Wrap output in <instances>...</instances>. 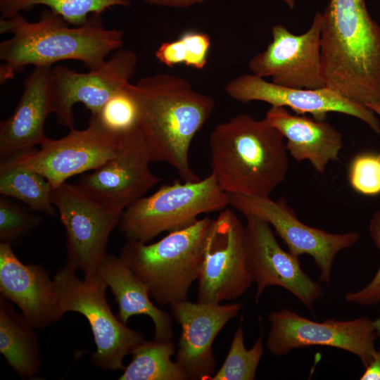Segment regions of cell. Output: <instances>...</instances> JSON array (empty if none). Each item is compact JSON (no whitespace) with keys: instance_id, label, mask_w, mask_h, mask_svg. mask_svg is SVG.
<instances>
[{"instance_id":"cell-1","label":"cell","mask_w":380,"mask_h":380,"mask_svg":"<svg viewBox=\"0 0 380 380\" xmlns=\"http://www.w3.org/2000/svg\"><path fill=\"white\" fill-rule=\"evenodd\" d=\"M0 34L11 35L0 43L1 84L31 65L76 60L89 70L99 69L110 53L123 46L124 39L122 31L105 26L101 15H91L86 23L74 26L49 8L37 22L20 13L1 18Z\"/></svg>"},{"instance_id":"cell-2","label":"cell","mask_w":380,"mask_h":380,"mask_svg":"<svg viewBox=\"0 0 380 380\" xmlns=\"http://www.w3.org/2000/svg\"><path fill=\"white\" fill-rule=\"evenodd\" d=\"M320 57L327 87L365 106L380 103V26L365 0H329L322 13Z\"/></svg>"},{"instance_id":"cell-3","label":"cell","mask_w":380,"mask_h":380,"mask_svg":"<svg viewBox=\"0 0 380 380\" xmlns=\"http://www.w3.org/2000/svg\"><path fill=\"white\" fill-rule=\"evenodd\" d=\"M134 86L139 127L151 162L168 163L184 182L199 180L189 164V148L214 110L213 99L194 91L184 78L168 73L144 77Z\"/></svg>"},{"instance_id":"cell-4","label":"cell","mask_w":380,"mask_h":380,"mask_svg":"<svg viewBox=\"0 0 380 380\" xmlns=\"http://www.w3.org/2000/svg\"><path fill=\"white\" fill-rule=\"evenodd\" d=\"M209 148L211 173L227 194L270 196L288 172L284 138L265 118L243 113L217 125Z\"/></svg>"},{"instance_id":"cell-5","label":"cell","mask_w":380,"mask_h":380,"mask_svg":"<svg viewBox=\"0 0 380 380\" xmlns=\"http://www.w3.org/2000/svg\"><path fill=\"white\" fill-rule=\"evenodd\" d=\"M212 222L209 217L198 219L151 244L128 240L120 258L147 286L158 304L170 305L187 300L189 289L199 276Z\"/></svg>"},{"instance_id":"cell-6","label":"cell","mask_w":380,"mask_h":380,"mask_svg":"<svg viewBox=\"0 0 380 380\" xmlns=\"http://www.w3.org/2000/svg\"><path fill=\"white\" fill-rule=\"evenodd\" d=\"M228 205L229 195L210 173L196 182L163 185L153 194L141 197L123 211L118 226L128 240L146 243L163 232L192 225L201 214Z\"/></svg>"},{"instance_id":"cell-7","label":"cell","mask_w":380,"mask_h":380,"mask_svg":"<svg viewBox=\"0 0 380 380\" xmlns=\"http://www.w3.org/2000/svg\"><path fill=\"white\" fill-rule=\"evenodd\" d=\"M76 272L65 265L53 276L60 311L63 315L75 312L87 319L96 348L91 356L95 366L123 371L124 358L145 340L144 336L113 313L106 299L108 286L99 276L86 281L80 279Z\"/></svg>"},{"instance_id":"cell-8","label":"cell","mask_w":380,"mask_h":380,"mask_svg":"<svg viewBox=\"0 0 380 380\" xmlns=\"http://www.w3.org/2000/svg\"><path fill=\"white\" fill-rule=\"evenodd\" d=\"M51 201L65 230V265L81 270L84 280H93L107 254L110 235L123 212L104 206L77 184L68 182L53 189Z\"/></svg>"},{"instance_id":"cell-9","label":"cell","mask_w":380,"mask_h":380,"mask_svg":"<svg viewBox=\"0 0 380 380\" xmlns=\"http://www.w3.org/2000/svg\"><path fill=\"white\" fill-rule=\"evenodd\" d=\"M268 320L270 329L266 347L275 356H284L297 348L327 346L357 356L366 367L377 350L374 322L368 317L317 322L283 308L271 312Z\"/></svg>"},{"instance_id":"cell-10","label":"cell","mask_w":380,"mask_h":380,"mask_svg":"<svg viewBox=\"0 0 380 380\" xmlns=\"http://www.w3.org/2000/svg\"><path fill=\"white\" fill-rule=\"evenodd\" d=\"M229 205L246 216H255L267 222L296 257L310 255L319 270V281L330 284L336 255L355 244L357 232L330 233L302 222L283 197L228 194Z\"/></svg>"},{"instance_id":"cell-11","label":"cell","mask_w":380,"mask_h":380,"mask_svg":"<svg viewBox=\"0 0 380 380\" xmlns=\"http://www.w3.org/2000/svg\"><path fill=\"white\" fill-rule=\"evenodd\" d=\"M198 301L221 303L243 295L253 281L244 248V224L230 208L213 220L198 278Z\"/></svg>"},{"instance_id":"cell-12","label":"cell","mask_w":380,"mask_h":380,"mask_svg":"<svg viewBox=\"0 0 380 380\" xmlns=\"http://www.w3.org/2000/svg\"><path fill=\"white\" fill-rule=\"evenodd\" d=\"M245 217L246 264L256 286L255 303L267 288L279 286L313 312L315 302L324 293L321 285L303 270L298 257L280 246L267 222L255 216Z\"/></svg>"},{"instance_id":"cell-13","label":"cell","mask_w":380,"mask_h":380,"mask_svg":"<svg viewBox=\"0 0 380 380\" xmlns=\"http://www.w3.org/2000/svg\"><path fill=\"white\" fill-rule=\"evenodd\" d=\"M123 137L110 134L89 120L84 129L72 128L63 138H46L39 148L12 157L43 175L53 189L72 176L101 167L118 152Z\"/></svg>"},{"instance_id":"cell-14","label":"cell","mask_w":380,"mask_h":380,"mask_svg":"<svg viewBox=\"0 0 380 380\" xmlns=\"http://www.w3.org/2000/svg\"><path fill=\"white\" fill-rule=\"evenodd\" d=\"M137 64V56L123 47L116 50L99 69L78 72L66 66L52 67L51 89L53 113L61 125L74 128L72 108L83 103L96 115L118 89L129 83Z\"/></svg>"},{"instance_id":"cell-15","label":"cell","mask_w":380,"mask_h":380,"mask_svg":"<svg viewBox=\"0 0 380 380\" xmlns=\"http://www.w3.org/2000/svg\"><path fill=\"white\" fill-rule=\"evenodd\" d=\"M151 153L139 127L124 135L118 152L77 184L104 206L123 212L162 179L149 168Z\"/></svg>"},{"instance_id":"cell-16","label":"cell","mask_w":380,"mask_h":380,"mask_svg":"<svg viewBox=\"0 0 380 380\" xmlns=\"http://www.w3.org/2000/svg\"><path fill=\"white\" fill-rule=\"evenodd\" d=\"M321 25L319 12L315 13L310 28L301 34L291 32L281 24L274 25L272 42L249 61L252 74L270 77L273 83L286 87H325L321 70Z\"/></svg>"},{"instance_id":"cell-17","label":"cell","mask_w":380,"mask_h":380,"mask_svg":"<svg viewBox=\"0 0 380 380\" xmlns=\"http://www.w3.org/2000/svg\"><path fill=\"white\" fill-rule=\"evenodd\" d=\"M224 90L232 99L243 103L262 101L271 106L288 108L297 115L310 114L319 121L326 120L329 113L345 114L362 121L380 134V120L372 109L327 87L315 89L286 87L246 74L229 82Z\"/></svg>"},{"instance_id":"cell-18","label":"cell","mask_w":380,"mask_h":380,"mask_svg":"<svg viewBox=\"0 0 380 380\" xmlns=\"http://www.w3.org/2000/svg\"><path fill=\"white\" fill-rule=\"evenodd\" d=\"M180 325L176 362L190 380H209L215 373L213 344L221 329L241 308L234 303L220 304L185 300L169 305Z\"/></svg>"},{"instance_id":"cell-19","label":"cell","mask_w":380,"mask_h":380,"mask_svg":"<svg viewBox=\"0 0 380 380\" xmlns=\"http://www.w3.org/2000/svg\"><path fill=\"white\" fill-rule=\"evenodd\" d=\"M0 295L18 306L36 329L62 317L55 284L39 264L22 262L11 244L0 243Z\"/></svg>"},{"instance_id":"cell-20","label":"cell","mask_w":380,"mask_h":380,"mask_svg":"<svg viewBox=\"0 0 380 380\" xmlns=\"http://www.w3.org/2000/svg\"><path fill=\"white\" fill-rule=\"evenodd\" d=\"M52 66H34L24 82L23 91L12 115L0 122V159L40 145L47 137L44 125L53 113Z\"/></svg>"},{"instance_id":"cell-21","label":"cell","mask_w":380,"mask_h":380,"mask_svg":"<svg viewBox=\"0 0 380 380\" xmlns=\"http://www.w3.org/2000/svg\"><path fill=\"white\" fill-rule=\"evenodd\" d=\"M265 119L286 139V148L297 162L308 160L322 174L337 160L343 146L341 134L326 120L291 113L286 108L271 106Z\"/></svg>"},{"instance_id":"cell-22","label":"cell","mask_w":380,"mask_h":380,"mask_svg":"<svg viewBox=\"0 0 380 380\" xmlns=\"http://www.w3.org/2000/svg\"><path fill=\"white\" fill-rule=\"evenodd\" d=\"M98 276L106 283L114 296L119 309L118 317L121 322L127 324L131 317L146 315L154 325V339H172V316L153 304L147 286L120 256L106 254Z\"/></svg>"},{"instance_id":"cell-23","label":"cell","mask_w":380,"mask_h":380,"mask_svg":"<svg viewBox=\"0 0 380 380\" xmlns=\"http://www.w3.org/2000/svg\"><path fill=\"white\" fill-rule=\"evenodd\" d=\"M13 303L0 295V353L20 377L31 378L42 368L37 334Z\"/></svg>"},{"instance_id":"cell-24","label":"cell","mask_w":380,"mask_h":380,"mask_svg":"<svg viewBox=\"0 0 380 380\" xmlns=\"http://www.w3.org/2000/svg\"><path fill=\"white\" fill-rule=\"evenodd\" d=\"M53 187L41 174L18 162L14 157L1 160L0 194L25 203L30 210L55 215Z\"/></svg>"},{"instance_id":"cell-25","label":"cell","mask_w":380,"mask_h":380,"mask_svg":"<svg viewBox=\"0 0 380 380\" xmlns=\"http://www.w3.org/2000/svg\"><path fill=\"white\" fill-rule=\"evenodd\" d=\"M175 352L172 340L145 339L132 352V360L118 379L187 380L184 370L175 360H172Z\"/></svg>"},{"instance_id":"cell-26","label":"cell","mask_w":380,"mask_h":380,"mask_svg":"<svg viewBox=\"0 0 380 380\" xmlns=\"http://www.w3.org/2000/svg\"><path fill=\"white\" fill-rule=\"evenodd\" d=\"M131 0H0L2 18L43 5L74 26L86 23L91 15H102L114 6H129Z\"/></svg>"},{"instance_id":"cell-27","label":"cell","mask_w":380,"mask_h":380,"mask_svg":"<svg viewBox=\"0 0 380 380\" xmlns=\"http://www.w3.org/2000/svg\"><path fill=\"white\" fill-rule=\"evenodd\" d=\"M89 120L103 131L118 137L137 128L139 106L134 84L129 82L118 89Z\"/></svg>"},{"instance_id":"cell-28","label":"cell","mask_w":380,"mask_h":380,"mask_svg":"<svg viewBox=\"0 0 380 380\" xmlns=\"http://www.w3.org/2000/svg\"><path fill=\"white\" fill-rule=\"evenodd\" d=\"M263 354L262 336L247 349L244 344L243 330L240 326L234 334L223 364L209 380H253Z\"/></svg>"},{"instance_id":"cell-29","label":"cell","mask_w":380,"mask_h":380,"mask_svg":"<svg viewBox=\"0 0 380 380\" xmlns=\"http://www.w3.org/2000/svg\"><path fill=\"white\" fill-rule=\"evenodd\" d=\"M10 198L0 196V243L13 246L37 228L42 218Z\"/></svg>"},{"instance_id":"cell-30","label":"cell","mask_w":380,"mask_h":380,"mask_svg":"<svg viewBox=\"0 0 380 380\" xmlns=\"http://www.w3.org/2000/svg\"><path fill=\"white\" fill-rule=\"evenodd\" d=\"M348 178L352 189L360 194H380V153L366 152L351 160Z\"/></svg>"},{"instance_id":"cell-31","label":"cell","mask_w":380,"mask_h":380,"mask_svg":"<svg viewBox=\"0 0 380 380\" xmlns=\"http://www.w3.org/2000/svg\"><path fill=\"white\" fill-rule=\"evenodd\" d=\"M369 235L375 245L380 251V208L372 215L369 223ZM346 301L360 305L369 306L380 303V265L372 280L363 288L357 291L346 293Z\"/></svg>"},{"instance_id":"cell-32","label":"cell","mask_w":380,"mask_h":380,"mask_svg":"<svg viewBox=\"0 0 380 380\" xmlns=\"http://www.w3.org/2000/svg\"><path fill=\"white\" fill-rule=\"evenodd\" d=\"M180 38L186 48L184 64L197 70H203L208 62L211 44L210 37L203 32L189 31L183 33Z\"/></svg>"},{"instance_id":"cell-33","label":"cell","mask_w":380,"mask_h":380,"mask_svg":"<svg viewBox=\"0 0 380 380\" xmlns=\"http://www.w3.org/2000/svg\"><path fill=\"white\" fill-rule=\"evenodd\" d=\"M155 56L160 63L170 68L184 63L186 58L184 43L180 37L175 41L165 42L157 49Z\"/></svg>"},{"instance_id":"cell-34","label":"cell","mask_w":380,"mask_h":380,"mask_svg":"<svg viewBox=\"0 0 380 380\" xmlns=\"http://www.w3.org/2000/svg\"><path fill=\"white\" fill-rule=\"evenodd\" d=\"M360 380H380V348L376 350L371 362L365 367Z\"/></svg>"},{"instance_id":"cell-35","label":"cell","mask_w":380,"mask_h":380,"mask_svg":"<svg viewBox=\"0 0 380 380\" xmlns=\"http://www.w3.org/2000/svg\"><path fill=\"white\" fill-rule=\"evenodd\" d=\"M145 3L172 8H186L197 4L203 3L207 0H142Z\"/></svg>"},{"instance_id":"cell-36","label":"cell","mask_w":380,"mask_h":380,"mask_svg":"<svg viewBox=\"0 0 380 380\" xmlns=\"http://www.w3.org/2000/svg\"><path fill=\"white\" fill-rule=\"evenodd\" d=\"M376 338L380 342V317L373 320Z\"/></svg>"},{"instance_id":"cell-37","label":"cell","mask_w":380,"mask_h":380,"mask_svg":"<svg viewBox=\"0 0 380 380\" xmlns=\"http://www.w3.org/2000/svg\"><path fill=\"white\" fill-rule=\"evenodd\" d=\"M366 106L380 117V103H370Z\"/></svg>"},{"instance_id":"cell-38","label":"cell","mask_w":380,"mask_h":380,"mask_svg":"<svg viewBox=\"0 0 380 380\" xmlns=\"http://www.w3.org/2000/svg\"><path fill=\"white\" fill-rule=\"evenodd\" d=\"M290 9H293L295 6V0H282Z\"/></svg>"}]
</instances>
